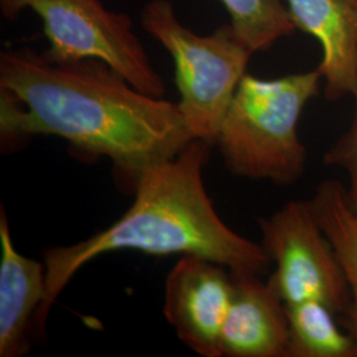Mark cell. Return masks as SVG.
<instances>
[{"mask_svg":"<svg viewBox=\"0 0 357 357\" xmlns=\"http://www.w3.org/2000/svg\"><path fill=\"white\" fill-rule=\"evenodd\" d=\"M233 294L231 271L199 255H183L165 284L163 312L178 339L203 357H221L220 333Z\"/></svg>","mask_w":357,"mask_h":357,"instance_id":"52a82bcc","label":"cell"},{"mask_svg":"<svg viewBox=\"0 0 357 357\" xmlns=\"http://www.w3.org/2000/svg\"><path fill=\"white\" fill-rule=\"evenodd\" d=\"M141 24L174 60L178 107L193 139L215 144L217 131L253 54L231 24L197 35L178 20L171 0H150Z\"/></svg>","mask_w":357,"mask_h":357,"instance_id":"277c9868","label":"cell"},{"mask_svg":"<svg viewBox=\"0 0 357 357\" xmlns=\"http://www.w3.org/2000/svg\"><path fill=\"white\" fill-rule=\"evenodd\" d=\"M0 250V356H23L29 351L33 321L45 299L47 268L15 248L3 206Z\"/></svg>","mask_w":357,"mask_h":357,"instance_id":"30bf717a","label":"cell"},{"mask_svg":"<svg viewBox=\"0 0 357 357\" xmlns=\"http://www.w3.org/2000/svg\"><path fill=\"white\" fill-rule=\"evenodd\" d=\"M310 205L348 282L351 303L345 327L355 342L357 357V213L348 205L344 184L333 178L320 183Z\"/></svg>","mask_w":357,"mask_h":357,"instance_id":"8fae6325","label":"cell"},{"mask_svg":"<svg viewBox=\"0 0 357 357\" xmlns=\"http://www.w3.org/2000/svg\"><path fill=\"white\" fill-rule=\"evenodd\" d=\"M289 357H356L355 342L343 332L335 312L318 301L287 306Z\"/></svg>","mask_w":357,"mask_h":357,"instance_id":"7c38bea8","label":"cell"},{"mask_svg":"<svg viewBox=\"0 0 357 357\" xmlns=\"http://www.w3.org/2000/svg\"><path fill=\"white\" fill-rule=\"evenodd\" d=\"M231 271L233 294L220 333L221 357H289L287 306L261 274Z\"/></svg>","mask_w":357,"mask_h":357,"instance_id":"ba28073f","label":"cell"},{"mask_svg":"<svg viewBox=\"0 0 357 357\" xmlns=\"http://www.w3.org/2000/svg\"><path fill=\"white\" fill-rule=\"evenodd\" d=\"M320 81L319 69L273 79L243 77L215 139L231 175L278 185L305 175L307 150L298 123L319 94Z\"/></svg>","mask_w":357,"mask_h":357,"instance_id":"3957f363","label":"cell"},{"mask_svg":"<svg viewBox=\"0 0 357 357\" xmlns=\"http://www.w3.org/2000/svg\"><path fill=\"white\" fill-rule=\"evenodd\" d=\"M355 98V114L352 123L343 137L336 142L324 155L326 166L336 167L345 171L348 185L345 187L347 202L357 213V94Z\"/></svg>","mask_w":357,"mask_h":357,"instance_id":"5bb4252c","label":"cell"},{"mask_svg":"<svg viewBox=\"0 0 357 357\" xmlns=\"http://www.w3.org/2000/svg\"><path fill=\"white\" fill-rule=\"evenodd\" d=\"M296 29L321 45L319 69L330 101L357 94V0H286Z\"/></svg>","mask_w":357,"mask_h":357,"instance_id":"9c48e42d","label":"cell"},{"mask_svg":"<svg viewBox=\"0 0 357 357\" xmlns=\"http://www.w3.org/2000/svg\"><path fill=\"white\" fill-rule=\"evenodd\" d=\"M3 15L13 20L31 10L43 22L56 61L94 59L113 68L146 94L163 97L166 85L137 36L128 15L115 13L101 0H0Z\"/></svg>","mask_w":357,"mask_h":357,"instance_id":"5b68a950","label":"cell"},{"mask_svg":"<svg viewBox=\"0 0 357 357\" xmlns=\"http://www.w3.org/2000/svg\"><path fill=\"white\" fill-rule=\"evenodd\" d=\"M262 246L275 270L268 281L286 306L318 301L345 317L351 303L348 282L331 243L320 228L310 200H294L259 221Z\"/></svg>","mask_w":357,"mask_h":357,"instance_id":"8992f818","label":"cell"},{"mask_svg":"<svg viewBox=\"0 0 357 357\" xmlns=\"http://www.w3.org/2000/svg\"><path fill=\"white\" fill-rule=\"evenodd\" d=\"M3 139L59 137L102 155L135 183L193 141L178 102L132 86L100 60L56 61L31 48L0 53Z\"/></svg>","mask_w":357,"mask_h":357,"instance_id":"6da1fadb","label":"cell"},{"mask_svg":"<svg viewBox=\"0 0 357 357\" xmlns=\"http://www.w3.org/2000/svg\"><path fill=\"white\" fill-rule=\"evenodd\" d=\"M212 146L203 139L190 142L175 158L137 178L132 204L109 228L45 250L47 294L33 321L35 336L44 333L52 306L77 271L106 253L199 255L234 271H268L271 259L262 243L230 229L206 193L203 168Z\"/></svg>","mask_w":357,"mask_h":357,"instance_id":"7a4b0ae2","label":"cell"},{"mask_svg":"<svg viewBox=\"0 0 357 357\" xmlns=\"http://www.w3.org/2000/svg\"><path fill=\"white\" fill-rule=\"evenodd\" d=\"M243 44L255 53L266 51L280 38L296 31L287 6L282 0H220Z\"/></svg>","mask_w":357,"mask_h":357,"instance_id":"4fadbf2b","label":"cell"}]
</instances>
